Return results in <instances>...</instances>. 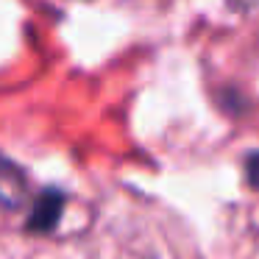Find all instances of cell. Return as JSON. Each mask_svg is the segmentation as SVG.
<instances>
[{"mask_svg":"<svg viewBox=\"0 0 259 259\" xmlns=\"http://www.w3.org/2000/svg\"><path fill=\"white\" fill-rule=\"evenodd\" d=\"M64 203H67V198H64V192L59 187H45L31 203L25 231H31V234H51L64 214Z\"/></svg>","mask_w":259,"mask_h":259,"instance_id":"6da1fadb","label":"cell"},{"mask_svg":"<svg viewBox=\"0 0 259 259\" xmlns=\"http://www.w3.org/2000/svg\"><path fill=\"white\" fill-rule=\"evenodd\" d=\"M28 201V179L14 162L0 156V209H20Z\"/></svg>","mask_w":259,"mask_h":259,"instance_id":"7a4b0ae2","label":"cell"},{"mask_svg":"<svg viewBox=\"0 0 259 259\" xmlns=\"http://www.w3.org/2000/svg\"><path fill=\"white\" fill-rule=\"evenodd\" d=\"M245 181L251 190H259V151H251L245 156Z\"/></svg>","mask_w":259,"mask_h":259,"instance_id":"3957f363","label":"cell"}]
</instances>
